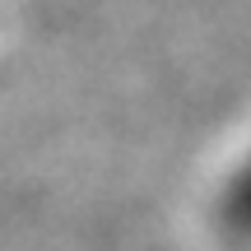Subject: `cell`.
I'll list each match as a JSON object with an SVG mask.
<instances>
[{
  "label": "cell",
  "instance_id": "cell-1",
  "mask_svg": "<svg viewBox=\"0 0 251 251\" xmlns=\"http://www.w3.org/2000/svg\"><path fill=\"white\" fill-rule=\"evenodd\" d=\"M214 214H219V228H224L237 247H251V149L233 163V172L224 177Z\"/></svg>",
  "mask_w": 251,
  "mask_h": 251
}]
</instances>
